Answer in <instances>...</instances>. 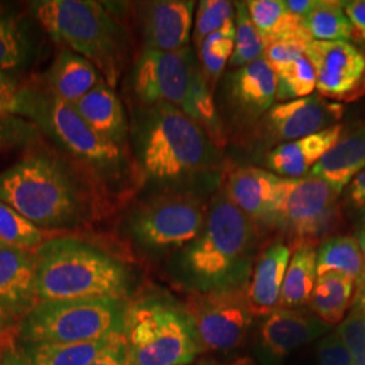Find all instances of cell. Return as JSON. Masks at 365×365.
Instances as JSON below:
<instances>
[{
    "label": "cell",
    "mask_w": 365,
    "mask_h": 365,
    "mask_svg": "<svg viewBox=\"0 0 365 365\" xmlns=\"http://www.w3.org/2000/svg\"><path fill=\"white\" fill-rule=\"evenodd\" d=\"M103 78L96 66L71 51H61L46 73L48 92L69 105H75Z\"/></svg>",
    "instance_id": "23"
},
{
    "label": "cell",
    "mask_w": 365,
    "mask_h": 365,
    "mask_svg": "<svg viewBox=\"0 0 365 365\" xmlns=\"http://www.w3.org/2000/svg\"><path fill=\"white\" fill-rule=\"evenodd\" d=\"M276 101L289 102L313 95L317 88L315 71L310 60L304 56L274 69Z\"/></svg>",
    "instance_id": "33"
},
{
    "label": "cell",
    "mask_w": 365,
    "mask_h": 365,
    "mask_svg": "<svg viewBox=\"0 0 365 365\" xmlns=\"http://www.w3.org/2000/svg\"><path fill=\"white\" fill-rule=\"evenodd\" d=\"M22 118L33 122L99 180L119 182L130 168L123 148L101 137L73 106L51 92L27 87Z\"/></svg>",
    "instance_id": "7"
},
{
    "label": "cell",
    "mask_w": 365,
    "mask_h": 365,
    "mask_svg": "<svg viewBox=\"0 0 365 365\" xmlns=\"http://www.w3.org/2000/svg\"><path fill=\"white\" fill-rule=\"evenodd\" d=\"M330 327L313 314L279 309L264 317L256 334V352L264 365H277L288 354L325 336Z\"/></svg>",
    "instance_id": "14"
},
{
    "label": "cell",
    "mask_w": 365,
    "mask_h": 365,
    "mask_svg": "<svg viewBox=\"0 0 365 365\" xmlns=\"http://www.w3.org/2000/svg\"><path fill=\"white\" fill-rule=\"evenodd\" d=\"M0 365H31L22 351L16 336L10 339L3 348Z\"/></svg>",
    "instance_id": "44"
},
{
    "label": "cell",
    "mask_w": 365,
    "mask_h": 365,
    "mask_svg": "<svg viewBox=\"0 0 365 365\" xmlns=\"http://www.w3.org/2000/svg\"><path fill=\"white\" fill-rule=\"evenodd\" d=\"M1 244H3V242H1V241H0V245H1Z\"/></svg>",
    "instance_id": "53"
},
{
    "label": "cell",
    "mask_w": 365,
    "mask_h": 365,
    "mask_svg": "<svg viewBox=\"0 0 365 365\" xmlns=\"http://www.w3.org/2000/svg\"><path fill=\"white\" fill-rule=\"evenodd\" d=\"M322 98L353 102L365 95V52L351 42L312 41L306 48Z\"/></svg>",
    "instance_id": "13"
},
{
    "label": "cell",
    "mask_w": 365,
    "mask_h": 365,
    "mask_svg": "<svg viewBox=\"0 0 365 365\" xmlns=\"http://www.w3.org/2000/svg\"><path fill=\"white\" fill-rule=\"evenodd\" d=\"M200 352H229L242 345L253 322L248 286L191 292L184 304Z\"/></svg>",
    "instance_id": "12"
},
{
    "label": "cell",
    "mask_w": 365,
    "mask_h": 365,
    "mask_svg": "<svg viewBox=\"0 0 365 365\" xmlns=\"http://www.w3.org/2000/svg\"><path fill=\"white\" fill-rule=\"evenodd\" d=\"M360 229H365V203L360 206V217H359Z\"/></svg>",
    "instance_id": "51"
},
{
    "label": "cell",
    "mask_w": 365,
    "mask_h": 365,
    "mask_svg": "<svg viewBox=\"0 0 365 365\" xmlns=\"http://www.w3.org/2000/svg\"><path fill=\"white\" fill-rule=\"evenodd\" d=\"M16 336V333L15 334H11V336H7V337H3V339H0V359H1V352H3V348L6 346V344L10 341V339H14Z\"/></svg>",
    "instance_id": "52"
},
{
    "label": "cell",
    "mask_w": 365,
    "mask_h": 365,
    "mask_svg": "<svg viewBox=\"0 0 365 365\" xmlns=\"http://www.w3.org/2000/svg\"><path fill=\"white\" fill-rule=\"evenodd\" d=\"M72 106L101 137L125 149L129 135L126 114L117 93L105 80Z\"/></svg>",
    "instance_id": "22"
},
{
    "label": "cell",
    "mask_w": 365,
    "mask_h": 365,
    "mask_svg": "<svg viewBox=\"0 0 365 365\" xmlns=\"http://www.w3.org/2000/svg\"><path fill=\"white\" fill-rule=\"evenodd\" d=\"M309 43L302 41H277L274 43L267 45L262 58L272 66V69H277L280 66L292 63L294 60L299 58L306 54V48Z\"/></svg>",
    "instance_id": "40"
},
{
    "label": "cell",
    "mask_w": 365,
    "mask_h": 365,
    "mask_svg": "<svg viewBox=\"0 0 365 365\" xmlns=\"http://www.w3.org/2000/svg\"><path fill=\"white\" fill-rule=\"evenodd\" d=\"M195 1L160 0L145 6L143 15L145 49L175 52L188 46Z\"/></svg>",
    "instance_id": "17"
},
{
    "label": "cell",
    "mask_w": 365,
    "mask_h": 365,
    "mask_svg": "<svg viewBox=\"0 0 365 365\" xmlns=\"http://www.w3.org/2000/svg\"><path fill=\"white\" fill-rule=\"evenodd\" d=\"M357 241H359V245L361 249V253H363V259H364L365 264V229H360L359 233H357Z\"/></svg>",
    "instance_id": "49"
},
{
    "label": "cell",
    "mask_w": 365,
    "mask_h": 365,
    "mask_svg": "<svg viewBox=\"0 0 365 365\" xmlns=\"http://www.w3.org/2000/svg\"><path fill=\"white\" fill-rule=\"evenodd\" d=\"M88 365H129L123 333L115 336L105 351Z\"/></svg>",
    "instance_id": "42"
},
{
    "label": "cell",
    "mask_w": 365,
    "mask_h": 365,
    "mask_svg": "<svg viewBox=\"0 0 365 365\" xmlns=\"http://www.w3.org/2000/svg\"><path fill=\"white\" fill-rule=\"evenodd\" d=\"M230 365H257L253 360H250L248 357H244V359H238L235 360V363H232Z\"/></svg>",
    "instance_id": "50"
},
{
    "label": "cell",
    "mask_w": 365,
    "mask_h": 365,
    "mask_svg": "<svg viewBox=\"0 0 365 365\" xmlns=\"http://www.w3.org/2000/svg\"><path fill=\"white\" fill-rule=\"evenodd\" d=\"M336 272L345 274L356 283L365 274L363 253L357 238L349 235L329 237L317 250L318 276Z\"/></svg>",
    "instance_id": "28"
},
{
    "label": "cell",
    "mask_w": 365,
    "mask_h": 365,
    "mask_svg": "<svg viewBox=\"0 0 365 365\" xmlns=\"http://www.w3.org/2000/svg\"><path fill=\"white\" fill-rule=\"evenodd\" d=\"M34 53L29 27L19 16L0 11V72L26 66Z\"/></svg>",
    "instance_id": "30"
},
{
    "label": "cell",
    "mask_w": 365,
    "mask_h": 365,
    "mask_svg": "<svg viewBox=\"0 0 365 365\" xmlns=\"http://www.w3.org/2000/svg\"><path fill=\"white\" fill-rule=\"evenodd\" d=\"M342 7L351 21L353 38L365 45V0L342 1Z\"/></svg>",
    "instance_id": "43"
},
{
    "label": "cell",
    "mask_w": 365,
    "mask_h": 365,
    "mask_svg": "<svg viewBox=\"0 0 365 365\" xmlns=\"http://www.w3.org/2000/svg\"><path fill=\"white\" fill-rule=\"evenodd\" d=\"M235 4V43L230 66L241 68L262 58L267 43L255 26L245 1H237Z\"/></svg>",
    "instance_id": "34"
},
{
    "label": "cell",
    "mask_w": 365,
    "mask_h": 365,
    "mask_svg": "<svg viewBox=\"0 0 365 365\" xmlns=\"http://www.w3.org/2000/svg\"><path fill=\"white\" fill-rule=\"evenodd\" d=\"M38 302L125 300L130 289L129 269L91 244L73 237L45 240L36 249Z\"/></svg>",
    "instance_id": "3"
},
{
    "label": "cell",
    "mask_w": 365,
    "mask_h": 365,
    "mask_svg": "<svg viewBox=\"0 0 365 365\" xmlns=\"http://www.w3.org/2000/svg\"><path fill=\"white\" fill-rule=\"evenodd\" d=\"M207 206L194 190L170 188L140 202L126 226L137 247L153 255L178 253L203 230Z\"/></svg>",
    "instance_id": "10"
},
{
    "label": "cell",
    "mask_w": 365,
    "mask_h": 365,
    "mask_svg": "<svg viewBox=\"0 0 365 365\" xmlns=\"http://www.w3.org/2000/svg\"><path fill=\"white\" fill-rule=\"evenodd\" d=\"M356 282L345 274H330L318 276L314 287L310 307L327 327L341 324L352 304Z\"/></svg>",
    "instance_id": "26"
},
{
    "label": "cell",
    "mask_w": 365,
    "mask_h": 365,
    "mask_svg": "<svg viewBox=\"0 0 365 365\" xmlns=\"http://www.w3.org/2000/svg\"><path fill=\"white\" fill-rule=\"evenodd\" d=\"M344 128L334 125L325 130L303 137L297 141L280 144L267 156V167L287 179L307 176L314 165L342 138Z\"/></svg>",
    "instance_id": "21"
},
{
    "label": "cell",
    "mask_w": 365,
    "mask_h": 365,
    "mask_svg": "<svg viewBox=\"0 0 365 365\" xmlns=\"http://www.w3.org/2000/svg\"><path fill=\"white\" fill-rule=\"evenodd\" d=\"M319 365H353L352 357L339 333H330L319 341L318 348Z\"/></svg>",
    "instance_id": "41"
},
{
    "label": "cell",
    "mask_w": 365,
    "mask_h": 365,
    "mask_svg": "<svg viewBox=\"0 0 365 365\" xmlns=\"http://www.w3.org/2000/svg\"><path fill=\"white\" fill-rule=\"evenodd\" d=\"M303 26L312 41L348 42L353 38L352 25L342 1L318 0L317 7L303 19Z\"/></svg>",
    "instance_id": "31"
},
{
    "label": "cell",
    "mask_w": 365,
    "mask_h": 365,
    "mask_svg": "<svg viewBox=\"0 0 365 365\" xmlns=\"http://www.w3.org/2000/svg\"><path fill=\"white\" fill-rule=\"evenodd\" d=\"M337 333L349 351L353 365H365V313L352 309L339 324Z\"/></svg>",
    "instance_id": "38"
},
{
    "label": "cell",
    "mask_w": 365,
    "mask_h": 365,
    "mask_svg": "<svg viewBox=\"0 0 365 365\" xmlns=\"http://www.w3.org/2000/svg\"><path fill=\"white\" fill-rule=\"evenodd\" d=\"M18 322L0 307V339L16 333Z\"/></svg>",
    "instance_id": "47"
},
{
    "label": "cell",
    "mask_w": 365,
    "mask_h": 365,
    "mask_svg": "<svg viewBox=\"0 0 365 365\" xmlns=\"http://www.w3.org/2000/svg\"><path fill=\"white\" fill-rule=\"evenodd\" d=\"M0 202L42 229H68L86 220V191L66 163L29 153L0 173Z\"/></svg>",
    "instance_id": "4"
},
{
    "label": "cell",
    "mask_w": 365,
    "mask_h": 365,
    "mask_svg": "<svg viewBox=\"0 0 365 365\" xmlns=\"http://www.w3.org/2000/svg\"><path fill=\"white\" fill-rule=\"evenodd\" d=\"M337 195L329 182L313 175L298 179L282 178L272 226L291 235L299 247L324 242L342 225Z\"/></svg>",
    "instance_id": "11"
},
{
    "label": "cell",
    "mask_w": 365,
    "mask_h": 365,
    "mask_svg": "<svg viewBox=\"0 0 365 365\" xmlns=\"http://www.w3.org/2000/svg\"><path fill=\"white\" fill-rule=\"evenodd\" d=\"M36 250L0 245V307L19 321L38 303Z\"/></svg>",
    "instance_id": "16"
},
{
    "label": "cell",
    "mask_w": 365,
    "mask_h": 365,
    "mask_svg": "<svg viewBox=\"0 0 365 365\" xmlns=\"http://www.w3.org/2000/svg\"><path fill=\"white\" fill-rule=\"evenodd\" d=\"M123 300L38 302L16 327V339L26 344H80L123 333Z\"/></svg>",
    "instance_id": "9"
},
{
    "label": "cell",
    "mask_w": 365,
    "mask_h": 365,
    "mask_svg": "<svg viewBox=\"0 0 365 365\" xmlns=\"http://www.w3.org/2000/svg\"><path fill=\"white\" fill-rule=\"evenodd\" d=\"M235 43V21L233 19L218 31L210 34L197 48L200 69L211 91H214L215 83L233 56Z\"/></svg>",
    "instance_id": "32"
},
{
    "label": "cell",
    "mask_w": 365,
    "mask_h": 365,
    "mask_svg": "<svg viewBox=\"0 0 365 365\" xmlns=\"http://www.w3.org/2000/svg\"><path fill=\"white\" fill-rule=\"evenodd\" d=\"M26 90L10 73L0 72V118L22 117Z\"/></svg>",
    "instance_id": "39"
},
{
    "label": "cell",
    "mask_w": 365,
    "mask_h": 365,
    "mask_svg": "<svg viewBox=\"0 0 365 365\" xmlns=\"http://www.w3.org/2000/svg\"><path fill=\"white\" fill-rule=\"evenodd\" d=\"M30 9L41 27L66 51L91 61L114 87L123 57L122 30L99 1L39 0Z\"/></svg>",
    "instance_id": "6"
},
{
    "label": "cell",
    "mask_w": 365,
    "mask_h": 365,
    "mask_svg": "<svg viewBox=\"0 0 365 365\" xmlns=\"http://www.w3.org/2000/svg\"><path fill=\"white\" fill-rule=\"evenodd\" d=\"M249 15L267 45L277 41H302L310 43L312 38L303 26V21L291 13L282 0L245 1Z\"/></svg>",
    "instance_id": "25"
},
{
    "label": "cell",
    "mask_w": 365,
    "mask_h": 365,
    "mask_svg": "<svg viewBox=\"0 0 365 365\" xmlns=\"http://www.w3.org/2000/svg\"><path fill=\"white\" fill-rule=\"evenodd\" d=\"M317 279V250L309 245L297 248L283 282L280 309L298 310L310 303Z\"/></svg>",
    "instance_id": "27"
},
{
    "label": "cell",
    "mask_w": 365,
    "mask_h": 365,
    "mask_svg": "<svg viewBox=\"0 0 365 365\" xmlns=\"http://www.w3.org/2000/svg\"><path fill=\"white\" fill-rule=\"evenodd\" d=\"M280 176L259 168H240L227 180L226 194L250 221L272 226Z\"/></svg>",
    "instance_id": "19"
},
{
    "label": "cell",
    "mask_w": 365,
    "mask_h": 365,
    "mask_svg": "<svg viewBox=\"0 0 365 365\" xmlns=\"http://www.w3.org/2000/svg\"><path fill=\"white\" fill-rule=\"evenodd\" d=\"M256 245V223L221 192L210 205L200 235L175 255L172 276L190 294L248 286Z\"/></svg>",
    "instance_id": "2"
},
{
    "label": "cell",
    "mask_w": 365,
    "mask_h": 365,
    "mask_svg": "<svg viewBox=\"0 0 365 365\" xmlns=\"http://www.w3.org/2000/svg\"><path fill=\"white\" fill-rule=\"evenodd\" d=\"M227 95L235 114L256 120L267 114L276 101V73L264 58L237 68L227 76Z\"/></svg>",
    "instance_id": "18"
},
{
    "label": "cell",
    "mask_w": 365,
    "mask_h": 365,
    "mask_svg": "<svg viewBox=\"0 0 365 365\" xmlns=\"http://www.w3.org/2000/svg\"><path fill=\"white\" fill-rule=\"evenodd\" d=\"M115 336L80 344L18 342L31 365H88L105 351Z\"/></svg>",
    "instance_id": "29"
},
{
    "label": "cell",
    "mask_w": 365,
    "mask_h": 365,
    "mask_svg": "<svg viewBox=\"0 0 365 365\" xmlns=\"http://www.w3.org/2000/svg\"><path fill=\"white\" fill-rule=\"evenodd\" d=\"M291 260V248L274 242L255 262L248 283V303L255 317H268L280 309L283 282Z\"/></svg>",
    "instance_id": "20"
},
{
    "label": "cell",
    "mask_w": 365,
    "mask_h": 365,
    "mask_svg": "<svg viewBox=\"0 0 365 365\" xmlns=\"http://www.w3.org/2000/svg\"><path fill=\"white\" fill-rule=\"evenodd\" d=\"M353 309L365 313V274L360 282L356 283V291L353 298Z\"/></svg>",
    "instance_id": "48"
},
{
    "label": "cell",
    "mask_w": 365,
    "mask_h": 365,
    "mask_svg": "<svg viewBox=\"0 0 365 365\" xmlns=\"http://www.w3.org/2000/svg\"><path fill=\"white\" fill-rule=\"evenodd\" d=\"M351 200L356 206H361L365 203V170L360 172L351 182Z\"/></svg>",
    "instance_id": "46"
},
{
    "label": "cell",
    "mask_w": 365,
    "mask_h": 365,
    "mask_svg": "<svg viewBox=\"0 0 365 365\" xmlns=\"http://www.w3.org/2000/svg\"><path fill=\"white\" fill-rule=\"evenodd\" d=\"M0 241L10 247L36 250L45 240L34 223L0 202Z\"/></svg>",
    "instance_id": "35"
},
{
    "label": "cell",
    "mask_w": 365,
    "mask_h": 365,
    "mask_svg": "<svg viewBox=\"0 0 365 365\" xmlns=\"http://www.w3.org/2000/svg\"><path fill=\"white\" fill-rule=\"evenodd\" d=\"M365 170V125L342 137L309 175L329 182L339 194L353 179Z\"/></svg>",
    "instance_id": "24"
},
{
    "label": "cell",
    "mask_w": 365,
    "mask_h": 365,
    "mask_svg": "<svg viewBox=\"0 0 365 365\" xmlns=\"http://www.w3.org/2000/svg\"><path fill=\"white\" fill-rule=\"evenodd\" d=\"M123 336L129 365H187L200 352L184 306L149 295L126 306Z\"/></svg>",
    "instance_id": "8"
},
{
    "label": "cell",
    "mask_w": 365,
    "mask_h": 365,
    "mask_svg": "<svg viewBox=\"0 0 365 365\" xmlns=\"http://www.w3.org/2000/svg\"><path fill=\"white\" fill-rule=\"evenodd\" d=\"M38 128L22 117L0 118V160L25 150L38 140Z\"/></svg>",
    "instance_id": "36"
},
{
    "label": "cell",
    "mask_w": 365,
    "mask_h": 365,
    "mask_svg": "<svg viewBox=\"0 0 365 365\" xmlns=\"http://www.w3.org/2000/svg\"><path fill=\"white\" fill-rule=\"evenodd\" d=\"M235 6L226 0H202L196 14L194 41L199 48L210 34L218 31L229 21L235 19Z\"/></svg>",
    "instance_id": "37"
},
{
    "label": "cell",
    "mask_w": 365,
    "mask_h": 365,
    "mask_svg": "<svg viewBox=\"0 0 365 365\" xmlns=\"http://www.w3.org/2000/svg\"><path fill=\"white\" fill-rule=\"evenodd\" d=\"M133 88L145 106H175L203 128L214 144H225L212 91L192 48L175 52L144 49L133 71Z\"/></svg>",
    "instance_id": "5"
},
{
    "label": "cell",
    "mask_w": 365,
    "mask_h": 365,
    "mask_svg": "<svg viewBox=\"0 0 365 365\" xmlns=\"http://www.w3.org/2000/svg\"><path fill=\"white\" fill-rule=\"evenodd\" d=\"M133 138L143 178L164 190H194V182H210L221 170L218 146L175 106H146L137 115Z\"/></svg>",
    "instance_id": "1"
},
{
    "label": "cell",
    "mask_w": 365,
    "mask_h": 365,
    "mask_svg": "<svg viewBox=\"0 0 365 365\" xmlns=\"http://www.w3.org/2000/svg\"><path fill=\"white\" fill-rule=\"evenodd\" d=\"M318 0H288L286 1L288 10L297 15L302 21L317 7Z\"/></svg>",
    "instance_id": "45"
},
{
    "label": "cell",
    "mask_w": 365,
    "mask_h": 365,
    "mask_svg": "<svg viewBox=\"0 0 365 365\" xmlns=\"http://www.w3.org/2000/svg\"><path fill=\"white\" fill-rule=\"evenodd\" d=\"M344 106L330 103L321 95L277 103L267 113L265 125L272 141L292 143L337 125Z\"/></svg>",
    "instance_id": "15"
}]
</instances>
